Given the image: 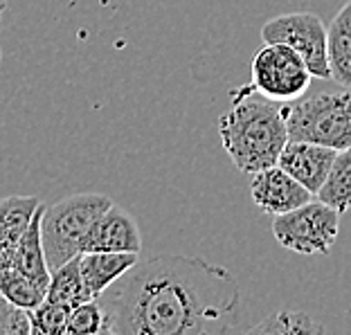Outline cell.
<instances>
[{"instance_id": "obj_1", "label": "cell", "mask_w": 351, "mask_h": 335, "mask_svg": "<svg viewBox=\"0 0 351 335\" xmlns=\"http://www.w3.org/2000/svg\"><path fill=\"white\" fill-rule=\"evenodd\" d=\"M97 299L108 335H226L243 320L237 277L182 254L138 261Z\"/></svg>"}, {"instance_id": "obj_2", "label": "cell", "mask_w": 351, "mask_h": 335, "mask_svg": "<svg viewBox=\"0 0 351 335\" xmlns=\"http://www.w3.org/2000/svg\"><path fill=\"white\" fill-rule=\"evenodd\" d=\"M221 145L241 173H257L279 162L289 142L284 101L261 95L252 84L230 92V106L219 117Z\"/></svg>"}, {"instance_id": "obj_3", "label": "cell", "mask_w": 351, "mask_h": 335, "mask_svg": "<svg viewBox=\"0 0 351 335\" xmlns=\"http://www.w3.org/2000/svg\"><path fill=\"white\" fill-rule=\"evenodd\" d=\"M289 140H304L333 151L351 149V90L304 92L284 103Z\"/></svg>"}, {"instance_id": "obj_4", "label": "cell", "mask_w": 351, "mask_h": 335, "mask_svg": "<svg viewBox=\"0 0 351 335\" xmlns=\"http://www.w3.org/2000/svg\"><path fill=\"white\" fill-rule=\"evenodd\" d=\"M110 205L113 201L97 191H79V194L61 198L50 207L45 205L41 236L50 273L82 254L86 234Z\"/></svg>"}, {"instance_id": "obj_5", "label": "cell", "mask_w": 351, "mask_h": 335, "mask_svg": "<svg viewBox=\"0 0 351 335\" xmlns=\"http://www.w3.org/2000/svg\"><path fill=\"white\" fill-rule=\"evenodd\" d=\"M338 210L322 201H308L302 207L273 216V234L282 248L298 254H329L340 232Z\"/></svg>"}, {"instance_id": "obj_6", "label": "cell", "mask_w": 351, "mask_h": 335, "mask_svg": "<svg viewBox=\"0 0 351 335\" xmlns=\"http://www.w3.org/2000/svg\"><path fill=\"white\" fill-rule=\"evenodd\" d=\"M313 75L293 47L263 43L250 63V84L270 99L289 103L308 92Z\"/></svg>"}, {"instance_id": "obj_7", "label": "cell", "mask_w": 351, "mask_h": 335, "mask_svg": "<svg viewBox=\"0 0 351 335\" xmlns=\"http://www.w3.org/2000/svg\"><path fill=\"white\" fill-rule=\"evenodd\" d=\"M263 43H284L302 54L313 79L329 82V52H326V25L317 14L291 12L270 18L261 27Z\"/></svg>"}, {"instance_id": "obj_8", "label": "cell", "mask_w": 351, "mask_h": 335, "mask_svg": "<svg viewBox=\"0 0 351 335\" xmlns=\"http://www.w3.org/2000/svg\"><path fill=\"white\" fill-rule=\"evenodd\" d=\"M250 196L263 214L279 216V214H286L308 203L313 194L291 173H286L282 166L275 164L254 173L250 182Z\"/></svg>"}, {"instance_id": "obj_9", "label": "cell", "mask_w": 351, "mask_h": 335, "mask_svg": "<svg viewBox=\"0 0 351 335\" xmlns=\"http://www.w3.org/2000/svg\"><path fill=\"white\" fill-rule=\"evenodd\" d=\"M142 250L138 221L126 210L110 205L86 234L82 252H135Z\"/></svg>"}, {"instance_id": "obj_10", "label": "cell", "mask_w": 351, "mask_h": 335, "mask_svg": "<svg viewBox=\"0 0 351 335\" xmlns=\"http://www.w3.org/2000/svg\"><path fill=\"white\" fill-rule=\"evenodd\" d=\"M336 153L338 151L315 145V142L289 140L282 149V156H279L277 164L315 196L331 171Z\"/></svg>"}, {"instance_id": "obj_11", "label": "cell", "mask_w": 351, "mask_h": 335, "mask_svg": "<svg viewBox=\"0 0 351 335\" xmlns=\"http://www.w3.org/2000/svg\"><path fill=\"white\" fill-rule=\"evenodd\" d=\"M140 261L135 252H82L79 254V268H82L84 284L90 297L110 288L119 277H124Z\"/></svg>"}, {"instance_id": "obj_12", "label": "cell", "mask_w": 351, "mask_h": 335, "mask_svg": "<svg viewBox=\"0 0 351 335\" xmlns=\"http://www.w3.org/2000/svg\"><path fill=\"white\" fill-rule=\"evenodd\" d=\"M41 201L34 196H7L0 201V268L12 266L14 250Z\"/></svg>"}, {"instance_id": "obj_13", "label": "cell", "mask_w": 351, "mask_h": 335, "mask_svg": "<svg viewBox=\"0 0 351 335\" xmlns=\"http://www.w3.org/2000/svg\"><path fill=\"white\" fill-rule=\"evenodd\" d=\"M45 205L41 203L34 214V219L29 221L27 229L23 232V236L16 243L14 250V259L12 266L16 270H21L23 275H27L29 279H34L38 286H43L47 290V284H50V268H47V259H45V248H43V236H41V219H43Z\"/></svg>"}, {"instance_id": "obj_14", "label": "cell", "mask_w": 351, "mask_h": 335, "mask_svg": "<svg viewBox=\"0 0 351 335\" xmlns=\"http://www.w3.org/2000/svg\"><path fill=\"white\" fill-rule=\"evenodd\" d=\"M331 82L351 90V0L345 3L326 25Z\"/></svg>"}, {"instance_id": "obj_15", "label": "cell", "mask_w": 351, "mask_h": 335, "mask_svg": "<svg viewBox=\"0 0 351 335\" xmlns=\"http://www.w3.org/2000/svg\"><path fill=\"white\" fill-rule=\"evenodd\" d=\"M45 299L57 301V304H63L68 308H75L77 304H82V301L95 299L90 297V293H88L84 284L82 268H79V254L70 261H66L63 266H59L57 270H52Z\"/></svg>"}, {"instance_id": "obj_16", "label": "cell", "mask_w": 351, "mask_h": 335, "mask_svg": "<svg viewBox=\"0 0 351 335\" xmlns=\"http://www.w3.org/2000/svg\"><path fill=\"white\" fill-rule=\"evenodd\" d=\"M315 196L317 201L331 205L340 214L351 210V149L338 151L331 171Z\"/></svg>"}, {"instance_id": "obj_17", "label": "cell", "mask_w": 351, "mask_h": 335, "mask_svg": "<svg viewBox=\"0 0 351 335\" xmlns=\"http://www.w3.org/2000/svg\"><path fill=\"white\" fill-rule=\"evenodd\" d=\"M0 293H3V297L10 304L23 310H32L45 299L47 290L43 286H38L34 279L23 275L21 270H16L14 266H5L0 268Z\"/></svg>"}, {"instance_id": "obj_18", "label": "cell", "mask_w": 351, "mask_h": 335, "mask_svg": "<svg viewBox=\"0 0 351 335\" xmlns=\"http://www.w3.org/2000/svg\"><path fill=\"white\" fill-rule=\"evenodd\" d=\"M248 333L263 335H308V333H324V326L315 322L313 317L300 310H277L275 315L266 317L257 326H250Z\"/></svg>"}, {"instance_id": "obj_19", "label": "cell", "mask_w": 351, "mask_h": 335, "mask_svg": "<svg viewBox=\"0 0 351 335\" xmlns=\"http://www.w3.org/2000/svg\"><path fill=\"white\" fill-rule=\"evenodd\" d=\"M66 335H108L106 313H104L99 299H88L70 308Z\"/></svg>"}, {"instance_id": "obj_20", "label": "cell", "mask_w": 351, "mask_h": 335, "mask_svg": "<svg viewBox=\"0 0 351 335\" xmlns=\"http://www.w3.org/2000/svg\"><path fill=\"white\" fill-rule=\"evenodd\" d=\"M32 333L36 335H66L70 308L57 301L43 299L36 308L27 310Z\"/></svg>"}, {"instance_id": "obj_21", "label": "cell", "mask_w": 351, "mask_h": 335, "mask_svg": "<svg viewBox=\"0 0 351 335\" xmlns=\"http://www.w3.org/2000/svg\"><path fill=\"white\" fill-rule=\"evenodd\" d=\"M5 10H7V3H5V0H0V21H3V14H5Z\"/></svg>"}, {"instance_id": "obj_22", "label": "cell", "mask_w": 351, "mask_h": 335, "mask_svg": "<svg viewBox=\"0 0 351 335\" xmlns=\"http://www.w3.org/2000/svg\"><path fill=\"white\" fill-rule=\"evenodd\" d=\"M0 57H3V52H0Z\"/></svg>"}]
</instances>
